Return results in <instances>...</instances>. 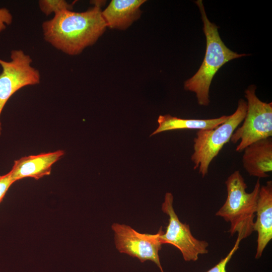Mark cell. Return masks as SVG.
<instances>
[{"instance_id": "1", "label": "cell", "mask_w": 272, "mask_h": 272, "mask_svg": "<svg viewBox=\"0 0 272 272\" xmlns=\"http://www.w3.org/2000/svg\"><path fill=\"white\" fill-rule=\"evenodd\" d=\"M92 3L94 6L86 11L64 10L43 22L44 40L69 55H78L95 44L107 26L102 15L103 2L96 1Z\"/></svg>"}, {"instance_id": "3", "label": "cell", "mask_w": 272, "mask_h": 272, "mask_svg": "<svg viewBox=\"0 0 272 272\" xmlns=\"http://www.w3.org/2000/svg\"><path fill=\"white\" fill-rule=\"evenodd\" d=\"M227 197L224 205L216 213L230 222L231 236L238 233L241 241L250 236L253 230L254 218L257 206L260 180L258 179L253 190L248 193L244 179L238 170L232 173L225 181Z\"/></svg>"}, {"instance_id": "5", "label": "cell", "mask_w": 272, "mask_h": 272, "mask_svg": "<svg viewBox=\"0 0 272 272\" xmlns=\"http://www.w3.org/2000/svg\"><path fill=\"white\" fill-rule=\"evenodd\" d=\"M256 89L255 85H251L245 91L246 115L242 125L236 129L230 141L233 144L239 141L237 152L255 142L272 137V103L261 101L255 94Z\"/></svg>"}, {"instance_id": "11", "label": "cell", "mask_w": 272, "mask_h": 272, "mask_svg": "<svg viewBox=\"0 0 272 272\" xmlns=\"http://www.w3.org/2000/svg\"><path fill=\"white\" fill-rule=\"evenodd\" d=\"M243 151L242 164L248 174L258 179L268 177L272 171V138L255 142Z\"/></svg>"}, {"instance_id": "10", "label": "cell", "mask_w": 272, "mask_h": 272, "mask_svg": "<svg viewBox=\"0 0 272 272\" xmlns=\"http://www.w3.org/2000/svg\"><path fill=\"white\" fill-rule=\"evenodd\" d=\"M256 220L253 226L257 232L255 258H259L272 239V181L260 186L256 209Z\"/></svg>"}, {"instance_id": "14", "label": "cell", "mask_w": 272, "mask_h": 272, "mask_svg": "<svg viewBox=\"0 0 272 272\" xmlns=\"http://www.w3.org/2000/svg\"><path fill=\"white\" fill-rule=\"evenodd\" d=\"M38 5L41 11L46 16L73 9V6L64 0H40Z\"/></svg>"}, {"instance_id": "8", "label": "cell", "mask_w": 272, "mask_h": 272, "mask_svg": "<svg viewBox=\"0 0 272 272\" xmlns=\"http://www.w3.org/2000/svg\"><path fill=\"white\" fill-rule=\"evenodd\" d=\"M111 228L115 247L120 253L136 257L141 262L151 260L164 272L159 256L162 245L159 239L162 227L154 234L141 233L129 226L118 223H113Z\"/></svg>"}, {"instance_id": "9", "label": "cell", "mask_w": 272, "mask_h": 272, "mask_svg": "<svg viewBox=\"0 0 272 272\" xmlns=\"http://www.w3.org/2000/svg\"><path fill=\"white\" fill-rule=\"evenodd\" d=\"M64 154L63 150L24 156L15 160L10 170L14 182L26 177L38 180L50 174L53 164Z\"/></svg>"}, {"instance_id": "4", "label": "cell", "mask_w": 272, "mask_h": 272, "mask_svg": "<svg viewBox=\"0 0 272 272\" xmlns=\"http://www.w3.org/2000/svg\"><path fill=\"white\" fill-rule=\"evenodd\" d=\"M246 110V101L240 99L235 111L224 123L214 129L196 132L193 141L191 160L193 169H198L202 177L208 174L212 161L230 141L233 132L243 121Z\"/></svg>"}, {"instance_id": "13", "label": "cell", "mask_w": 272, "mask_h": 272, "mask_svg": "<svg viewBox=\"0 0 272 272\" xmlns=\"http://www.w3.org/2000/svg\"><path fill=\"white\" fill-rule=\"evenodd\" d=\"M229 116V115H223L211 119H183L170 114L160 115L157 120L158 127L150 136L163 131L175 129H212L224 123Z\"/></svg>"}, {"instance_id": "12", "label": "cell", "mask_w": 272, "mask_h": 272, "mask_svg": "<svg viewBox=\"0 0 272 272\" xmlns=\"http://www.w3.org/2000/svg\"><path fill=\"white\" fill-rule=\"evenodd\" d=\"M145 0H112L102 11L107 27L123 30L140 17Z\"/></svg>"}, {"instance_id": "15", "label": "cell", "mask_w": 272, "mask_h": 272, "mask_svg": "<svg viewBox=\"0 0 272 272\" xmlns=\"http://www.w3.org/2000/svg\"><path fill=\"white\" fill-rule=\"evenodd\" d=\"M240 241L241 240L237 238L233 247L230 250L227 255L224 258L222 259L218 262V263L206 272H227L226 266L228 262L231 259L232 256L239 248V245Z\"/></svg>"}, {"instance_id": "16", "label": "cell", "mask_w": 272, "mask_h": 272, "mask_svg": "<svg viewBox=\"0 0 272 272\" xmlns=\"http://www.w3.org/2000/svg\"><path fill=\"white\" fill-rule=\"evenodd\" d=\"M14 183L11 177L10 172L4 175H0V203L2 201L9 188Z\"/></svg>"}, {"instance_id": "2", "label": "cell", "mask_w": 272, "mask_h": 272, "mask_svg": "<svg viewBox=\"0 0 272 272\" xmlns=\"http://www.w3.org/2000/svg\"><path fill=\"white\" fill-rule=\"evenodd\" d=\"M203 22V30L206 38V50L199 69L184 84L185 90L195 93L197 103L208 106L210 103L209 91L212 81L218 70L227 62L247 55L238 54L228 48L222 40L218 27L208 18L201 0L195 2Z\"/></svg>"}, {"instance_id": "17", "label": "cell", "mask_w": 272, "mask_h": 272, "mask_svg": "<svg viewBox=\"0 0 272 272\" xmlns=\"http://www.w3.org/2000/svg\"><path fill=\"white\" fill-rule=\"evenodd\" d=\"M13 16L6 8H0V32L4 30L7 26L12 23Z\"/></svg>"}, {"instance_id": "6", "label": "cell", "mask_w": 272, "mask_h": 272, "mask_svg": "<svg viewBox=\"0 0 272 272\" xmlns=\"http://www.w3.org/2000/svg\"><path fill=\"white\" fill-rule=\"evenodd\" d=\"M11 60L0 58L2 71L0 74V116L5 105L11 97L20 89L38 84L40 74L32 65L31 56L21 49L12 50ZM0 121V135L1 134Z\"/></svg>"}, {"instance_id": "7", "label": "cell", "mask_w": 272, "mask_h": 272, "mask_svg": "<svg viewBox=\"0 0 272 272\" xmlns=\"http://www.w3.org/2000/svg\"><path fill=\"white\" fill-rule=\"evenodd\" d=\"M173 204L172 194L167 192L161 209L169 217L168 224L165 232L161 229L159 239L162 244H169L178 248L185 261H195L199 255L208 253L209 244L192 235L189 225L179 220Z\"/></svg>"}]
</instances>
